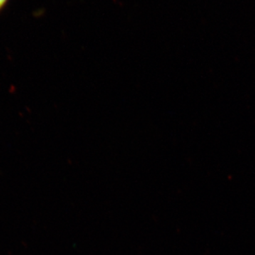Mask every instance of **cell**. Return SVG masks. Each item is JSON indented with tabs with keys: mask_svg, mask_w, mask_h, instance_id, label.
<instances>
[{
	"mask_svg": "<svg viewBox=\"0 0 255 255\" xmlns=\"http://www.w3.org/2000/svg\"><path fill=\"white\" fill-rule=\"evenodd\" d=\"M10 0H0V13L4 9Z\"/></svg>",
	"mask_w": 255,
	"mask_h": 255,
	"instance_id": "1",
	"label": "cell"
}]
</instances>
